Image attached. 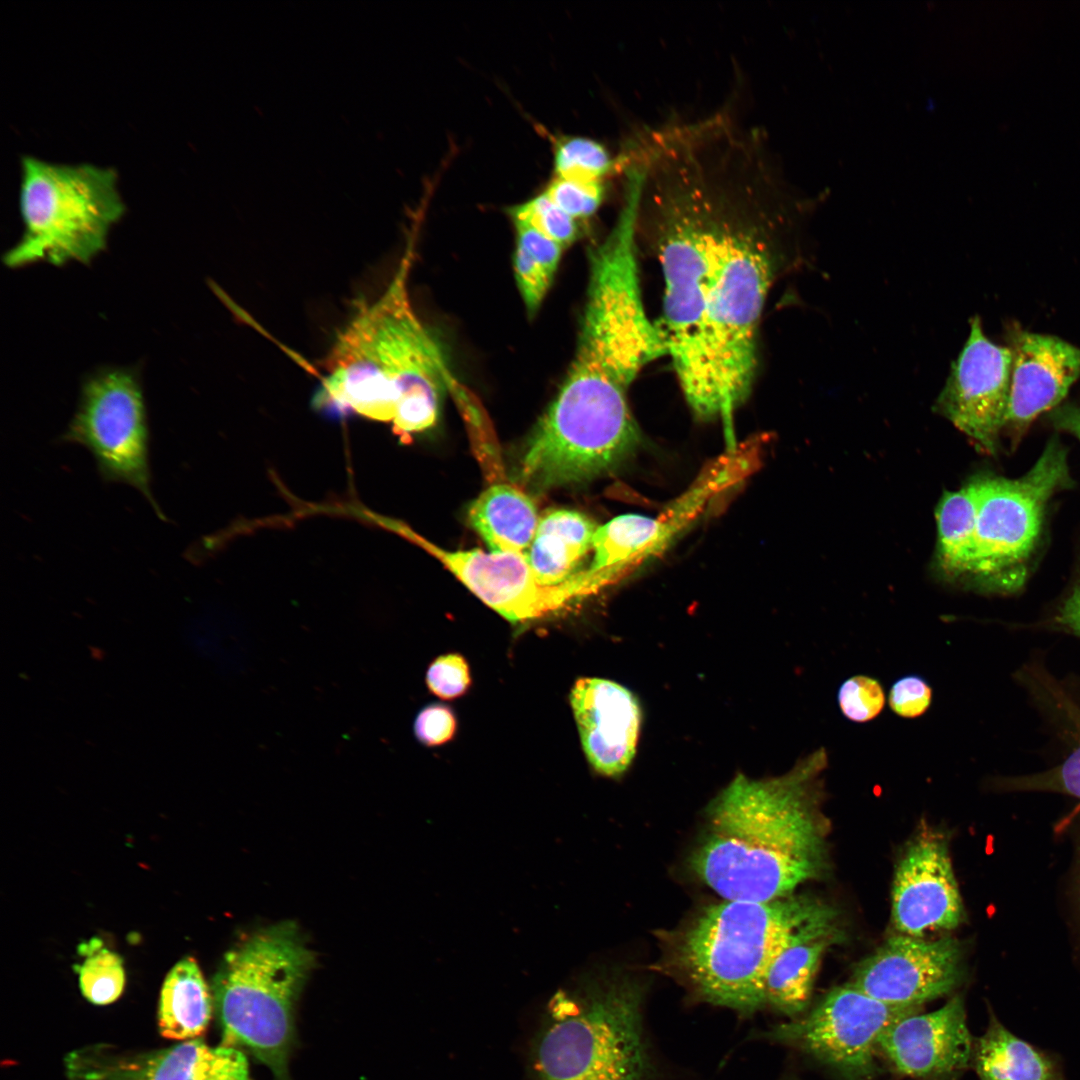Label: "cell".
Here are the masks:
<instances>
[{"instance_id": "obj_23", "label": "cell", "mask_w": 1080, "mask_h": 1080, "mask_svg": "<svg viewBox=\"0 0 1080 1080\" xmlns=\"http://www.w3.org/2000/svg\"><path fill=\"white\" fill-rule=\"evenodd\" d=\"M467 515L491 552L519 555L526 554L540 518L531 498L507 483L485 489Z\"/></svg>"}, {"instance_id": "obj_21", "label": "cell", "mask_w": 1080, "mask_h": 1080, "mask_svg": "<svg viewBox=\"0 0 1080 1080\" xmlns=\"http://www.w3.org/2000/svg\"><path fill=\"white\" fill-rule=\"evenodd\" d=\"M597 528L588 516L574 510L553 509L541 516L525 554L538 581L558 586L582 571L578 567L592 551Z\"/></svg>"}, {"instance_id": "obj_31", "label": "cell", "mask_w": 1080, "mask_h": 1080, "mask_svg": "<svg viewBox=\"0 0 1080 1080\" xmlns=\"http://www.w3.org/2000/svg\"><path fill=\"white\" fill-rule=\"evenodd\" d=\"M426 684L429 691L443 700L464 695L471 686L470 669L466 659L458 653L437 657L428 667Z\"/></svg>"}, {"instance_id": "obj_9", "label": "cell", "mask_w": 1080, "mask_h": 1080, "mask_svg": "<svg viewBox=\"0 0 1080 1080\" xmlns=\"http://www.w3.org/2000/svg\"><path fill=\"white\" fill-rule=\"evenodd\" d=\"M61 441L85 447L105 481L137 489L166 520L151 491L146 409L132 372L114 369L90 378Z\"/></svg>"}, {"instance_id": "obj_33", "label": "cell", "mask_w": 1080, "mask_h": 1080, "mask_svg": "<svg viewBox=\"0 0 1080 1080\" xmlns=\"http://www.w3.org/2000/svg\"><path fill=\"white\" fill-rule=\"evenodd\" d=\"M888 701L890 708L897 715L904 718H916L923 715L930 707L932 689L921 676H903L891 686Z\"/></svg>"}, {"instance_id": "obj_12", "label": "cell", "mask_w": 1080, "mask_h": 1080, "mask_svg": "<svg viewBox=\"0 0 1080 1080\" xmlns=\"http://www.w3.org/2000/svg\"><path fill=\"white\" fill-rule=\"evenodd\" d=\"M1011 364L1010 348L990 341L975 316L936 401V410L986 454H996L1005 428Z\"/></svg>"}, {"instance_id": "obj_22", "label": "cell", "mask_w": 1080, "mask_h": 1080, "mask_svg": "<svg viewBox=\"0 0 1080 1080\" xmlns=\"http://www.w3.org/2000/svg\"><path fill=\"white\" fill-rule=\"evenodd\" d=\"M972 1064L979 1080H1067L1060 1055L1017 1036L991 1009L974 1040Z\"/></svg>"}, {"instance_id": "obj_13", "label": "cell", "mask_w": 1080, "mask_h": 1080, "mask_svg": "<svg viewBox=\"0 0 1080 1080\" xmlns=\"http://www.w3.org/2000/svg\"><path fill=\"white\" fill-rule=\"evenodd\" d=\"M963 950L952 937L899 934L859 962L850 983L885 1003L923 1006L953 991L964 977Z\"/></svg>"}, {"instance_id": "obj_10", "label": "cell", "mask_w": 1080, "mask_h": 1080, "mask_svg": "<svg viewBox=\"0 0 1080 1080\" xmlns=\"http://www.w3.org/2000/svg\"><path fill=\"white\" fill-rule=\"evenodd\" d=\"M921 1009L885 1003L849 982L831 989L805 1014L776 1026L768 1037L812 1056L841 1080H874L882 1033Z\"/></svg>"}, {"instance_id": "obj_34", "label": "cell", "mask_w": 1080, "mask_h": 1080, "mask_svg": "<svg viewBox=\"0 0 1080 1080\" xmlns=\"http://www.w3.org/2000/svg\"><path fill=\"white\" fill-rule=\"evenodd\" d=\"M413 728L420 743L435 747L449 742L454 737L457 720L454 712L447 705L430 704L419 711Z\"/></svg>"}, {"instance_id": "obj_19", "label": "cell", "mask_w": 1080, "mask_h": 1080, "mask_svg": "<svg viewBox=\"0 0 1080 1080\" xmlns=\"http://www.w3.org/2000/svg\"><path fill=\"white\" fill-rule=\"evenodd\" d=\"M569 701L586 759L599 774L620 776L631 764L641 713L634 695L611 680L582 677Z\"/></svg>"}, {"instance_id": "obj_8", "label": "cell", "mask_w": 1080, "mask_h": 1080, "mask_svg": "<svg viewBox=\"0 0 1080 1080\" xmlns=\"http://www.w3.org/2000/svg\"><path fill=\"white\" fill-rule=\"evenodd\" d=\"M977 480L974 555L967 578L987 592H1017L1028 577L1049 500L1072 486L1066 449L1054 437L1022 476Z\"/></svg>"}, {"instance_id": "obj_16", "label": "cell", "mask_w": 1080, "mask_h": 1080, "mask_svg": "<svg viewBox=\"0 0 1080 1080\" xmlns=\"http://www.w3.org/2000/svg\"><path fill=\"white\" fill-rule=\"evenodd\" d=\"M973 1047L961 995L932 1012L919 1011L895 1021L879 1039V1052L894 1069L919 1080L959 1075L972 1064Z\"/></svg>"}, {"instance_id": "obj_20", "label": "cell", "mask_w": 1080, "mask_h": 1080, "mask_svg": "<svg viewBox=\"0 0 1080 1080\" xmlns=\"http://www.w3.org/2000/svg\"><path fill=\"white\" fill-rule=\"evenodd\" d=\"M844 937L839 912L827 904L770 966L764 984L765 1004L793 1018L803 1014L825 952Z\"/></svg>"}, {"instance_id": "obj_4", "label": "cell", "mask_w": 1080, "mask_h": 1080, "mask_svg": "<svg viewBox=\"0 0 1080 1080\" xmlns=\"http://www.w3.org/2000/svg\"><path fill=\"white\" fill-rule=\"evenodd\" d=\"M827 904L794 894L765 902L722 899L663 932L662 962L704 1000L753 1013L765 1005L772 963Z\"/></svg>"}, {"instance_id": "obj_11", "label": "cell", "mask_w": 1080, "mask_h": 1080, "mask_svg": "<svg viewBox=\"0 0 1080 1080\" xmlns=\"http://www.w3.org/2000/svg\"><path fill=\"white\" fill-rule=\"evenodd\" d=\"M406 535L444 565L474 595L512 623L535 620L568 608L606 587L598 573L583 569L558 586L541 584L525 555L450 551L406 529Z\"/></svg>"}, {"instance_id": "obj_24", "label": "cell", "mask_w": 1080, "mask_h": 1080, "mask_svg": "<svg viewBox=\"0 0 1080 1080\" xmlns=\"http://www.w3.org/2000/svg\"><path fill=\"white\" fill-rule=\"evenodd\" d=\"M212 997L192 957H184L167 974L161 989L158 1027L173 1040L197 1039L212 1015Z\"/></svg>"}, {"instance_id": "obj_7", "label": "cell", "mask_w": 1080, "mask_h": 1080, "mask_svg": "<svg viewBox=\"0 0 1080 1080\" xmlns=\"http://www.w3.org/2000/svg\"><path fill=\"white\" fill-rule=\"evenodd\" d=\"M115 169L21 158L19 191L24 232L4 256L12 268L39 261L89 263L125 212Z\"/></svg>"}, {"instance_id": "obj_17", "label": "cell", "mask_w": 1080, "mask_h": 1080, "mask_svg": "<svg viewBox=\"0 0 1080 1080\" xmlns=\"http://www.w3.org/2000/svg\"><path fill=\"white\" fill-rule=\"evenodd\" d=\"M1011 382L1004 431L1019 440L1042 413L1052 411L1080 378V348L1051 335L1013 328Z\"/></svg>"}, {"instance_id": "obj_5", "label": "cell", "mask_w": 1080, "mask_h": 1080, "mask_svg": "<svg viewBox=\"0 0 1080 1080\" xmlns=\"http://www.w3.org/2000/svg\"><path fill=\"white\" fill-rule=\"evenodd\" d=\"M641 986L627 977L556 992L531 1041L532 1080H646Z\"/></svg>"}, {"instance_id": "obj_3", "label": "cell", "mask_w": 1080, "mask_h": 1080, "mask_svg": "<svg viewBox=\"0 0 1080 1080\" xmlns=\"http://www.w3.org/2000/svg\"><path fill=\"white\" fill-rule=\"evenodd\" d=\"M408 244L392 281L338 332L322 363L314 408L392 423L402 441L432 427L453 377L439 343L413 310Z\"/></svg>"}, {"instance_id": "obj_18", "label": "cell", "mask_w": 1080, "mask_h": 1080, "mask_svg": "<svg viewBox=\"0 0 1080 1080\" xmlns=\"http://www.w3.org/2000/svg\"><path fill=\"white\" fill-rule=\"evenodd\" d=\"M718 492L715 482L702 476L656 517L628 513L598 526L587 569L609 571L620 580L664 552Z\"/></svg>"}, {"instance_id": "obj_26", "label": "cell", "mask_w": 1080, "mask_h": 1080, "mask_svg": "<svg viewBox=\"0 0 1080 1080\" xmlns=\"http://www.w3.org/2000/svg\"><path fill=\"white\" fill-rule=\"evenodd\" d=\"M555 177L577 181H604L622 171V156L615 158L600 142L582 136H561L554 141Z\"/></svg>"}, {"instance_id": "obj_15", "label": "cell", "mask_w": 1080, "mask_h": 1080, "mask_svg": "<svg viewBox=\"0 0 1080 1080\" xmlns=\"http://www.w3.org/2000/svg\"><path fill=\"white\" fill-rule=\"evenodd\" d=\"M65 1067L68 1080H252L240 1049L211 1047L200 1039L137 1054L77 1050Z\"/></svg>"}, {"instance_id": "obj_35", "label": "cell", "mask_w": 1080, "mask_h": 1080, "mask_svg": "<svg viewBox=\"0 0 1080 1080\" xmlns=\"http://www.w3.org/2000/svg\"><path fill=\"white\" fill-rule=\"evenodd\" d=\"M1050 625L1080 637V575L1053 615Z\"/></svg>"}, {"instance_id": "obj_37", "label": "cell", "mask_w": 1080, "mask_h": 1080, "mask_svg": "<svg viewBox=\"0 0 1080 1080\" xmlns=\"http://www.w3.org/2000/svg\"><path fill=\"white\" fill-rule=\"evenodd\" d=\"M1078 852L1079 853H1078V872H1077V898H1078V904H1079V908H1080V838H1079Z\"/></svg>"}, {"instance_id": "obj_36", "label": "cell", "mask_w": 1080, "mask_h": 1080, "mask_svg": "<svg viewBox=\"0 0 1080 1080\" xmlns=\"http://www.w3.org/2000/svg\"><path fill=\"white\" fill-rule=\"evenodd\" d=\"M1049 419L1056 429L1073 435L1080 442V406L1061 404L1050 411Z\"/></svg>"}, {"instance_id": "obj_29", "label": "cell", "mask_w": 1080, "mask_h": 1080, "mask_svg": "<svg viewBox=\"0 0 1080 1080\" xmlns=\"http://www.w3.org/2000/svg\"><path fill=\"white\" fill-rule=\"evenodd\" d=\"M543 193L582 223L599 209L604 199L605 186L604 181H577L554 177Z\"/></svg>"}, {"instance_id": "obj_30", "label": "cell", "mask_w": 1080, "mask_h": 1080, "mask_svg": "<svg viewBox=\"0 0 1080 1080\" xmlns=\"http://www.w3.org/2000/svg\"><path fill=\"white\" fill-rule=\"evenodd\" d=\"M837 701L842 714L848 720L864 723L881 713L885 705V693L877 679L855 675L840 685Z\"/></svg>"}, {"instance_id": "obj_28", "label": "cell", "mask_w": 1080, "mask_h": 1080, "mask_svg": "<svg viewBox=\"0 0 1080 1080\" xmlns=\"http://www.w3.org/2000/svg\"><path fill=\"white\" fill-rule=\"evenodd\" d=\"M508 214L513 223L531 226L564 249L569 247L580 233L581 222L558 207L543 192L509 208Z\"/></svg>"}, {"instance_id": "obj_25", "label": "cell", "mask_w": 1080, "mask_h": 1080, "mask_svg": "<svg viewBox=\"0 0 1080 1080\" xmlns=\"http://www.w3.org/2000/svg\"><path fill=\"white\" fill-rule=\"evenodd\" d=\"M978 480L963 488L948 491L936 509L938 560L944 572L953 577H968L974 555L978 512Z\"/></svg>"}, {"instance_id": "obj_6", "label": "cell", "mask_w": 1080, "mask_h": 1080, "mask_svg": "<svg viewBox=\"0 0 1080 1080\" xmlns=\"http://www.w3.org/2000/svg\"><path fill=\"white\" fill-rule=\"evenodd\" d=\"M313 962L292 922L261 929L229 951L213 983L221 1045L247 1048L276 1080H289L295 1004Z\"/></svg>"}, {"instance_id": "obj_1", "label": "cell", "mask_w": 1080, "mask_h": 1080, "mask_svg": "<svg viewBox=\"0 0 1080 1080\" xmlns=\"http://www.w3.org/2000/svg\"><path fill=\"white\" fill-rule=\"evenodd\" d=\"M757 128L715 117L652 132L625 170L636 230L664 277L662 330L701 420L729 422L751 391L760 318L786 264L785 212Z\"/></svg>"}, {"instance_id": "obj_27", "label": "cell", "mask_w": 1080, "mask_h": 1080, "mask_svg": "<svg viewBox=\"0 0 1080 1080\" xmlns=\"http://www.w3.org/2000/svg\"><path fill=\"white\" fill-rule=\"evenodd\" d=\"M78 953L85 957L82 964L74 966L83 996L97 1005L117 1000L125 985L121 957L105 947L97 937L81 943Z\"/></svg>"}, {"instance_id": "obj_2", "label": "cell", "mask_w": 1080, "mask_h": 1080, "mask_svg": "<svg viewBox=\"0 0 1080 1080\" xmlns=\"http://www.w3.org/2000/svg\"><path fill=\"white\" fill-rule=\"evenodd\" d=\"M828 754L820 747L787 773L735 777L710 803L688 864L722 899L765 902L829 869L822 812Z\"/></svg>"}, {"instance_id": "obj_32", "label": "cell", "mask_w": 1080, "mask_h": 1080, "mask_svg": "<svg viewBox=\"0 0 1080 1080\" xmlns=\"http://www.w3.org/2000/svg\"><path fill=\"white\" fill-rule=\"evenodd\" d=\"M513 268L526 309L529 314H534L542 304L555 274L517 244L513 256Z\"/></svg>"}, {"instance_id": "obj_14", "label": "cell", "mask_w": 1080, "mask_h": 1080, "mask_svg": "<svg viewBox=\"0 0 1080 1080\" xmlns=\"http://www.w3.org/2000/svg\"><path fill=\"white\" fill-rule=\"evenodd\" d=\"M891 917L900 934L914 937L955 929L963 920V902L943 836L925 832L905 849L894 873Z\"/></svg>"}]
</instances>
